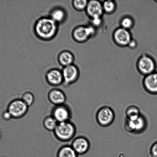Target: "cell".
Masks as SVG:
<instances>
[{"instance_id":"6da1fadb","label":"cell","mask_w":157,"mask_h":157,"mask_svg":"<svg viewBox=\"0 0 157 157\" xmlns=\"http://www.w3.org/2000/svg\"><path fill=\"white\" fill-rule=\"evenodd\" d=\"M59 25L49 16L41 17L35 21L33 32L35 36L41 40L49 41L57 34Z\"/></svg>"},{"instance_id":"7a4b0ae2","label":"cell","mask_w":157,"mask_h":157,"mask_svg":"<svg viewBox=\"0 0 157 157\" xmlns=\"http://www.w3.org/2000/svg\"><path fill=\"white\" fill-rule=\"evenodd\" d=\"M76 133V126L71 121L58 123L53 132L55 138L61 142L71 141L74 138Z\"/></svg>"},{"instance_id":"3957f363","label":"cell","mask_w":157,"mask_h":157,"mask_svg":"<svg viewBox=\"0 0 157 157\" xmlns=\"http://www.w3.org/2000/svg\"><path fill=\"white\" fill-rule=\"evenodd\" d=\"M147 121L142 114L133 119H126L124 124L125 130L128 133L139 134L145 131L147 127Z\"/></svg>"},{"instance_id":"277c9868","label":"cell","mask_w":157,"mask_h":157,"mask_svg":"<svg viewBox=\"0 0 157 157\" xmlns=\"http://www.w3.org/2000/svg\"><path fill=\"white\" fill-rule=\"evenodd\" d=\"M115 114L111 107L104 106L99 109L96 115V119L98 125L107 127L111 125L115 121Z\"/></svg>"},{"instance_id":"5b68a950","label":"cell","mask_w":157,"mask_h":157,"mask_svg":"<svg viewBox=\"0 0 157 157\" xmlns=\"http://www.w3.org/2000/svg\"><path fill=\"white\" fill-rule=\"evenodd\" d=\"M29 108L21 98H16L9 103L7 110L10 114L12 118L18 119L25 116Z\"/></svg>"},{"instance_id":"8992f818","label":"cell","mask_w":157,"mask_h":157,"mask_svg":"<svg viewBox=\"0 0 157 157\" xmlns=\"http://www.w3.org/2000/svg\"><path fill=\"white\" fill-rule=\"evenodd\" d=\"M93 26L78 25L72 30V36L76 42L83 43L86 42L95 33Z\"/></svg>"},{"instance_id":"52a82bcc","label":"cell","mask_w":157,"mask_h":157,"mask_svg":"<svg viewBox=\"0 0 157 157\" xmlns=\"http://www.w3.org/2000/svg\"><path fill=\"white\" fill-rule=\"evenodd\" d=\"M61 71L64 79L63 85L65 87L74 84L79 78L80 70L77 66L75 64L63 67Z\"/></svg>"},{"instance_id":"ba28073f","label":"cell","mask_w":157,"mask_h":157,"mask_svg":"<svg viewBox=\"0 0 157 157\" xmlns=\"http://www.w3.org/2000/svg\"><path fill=\"white\" fill-rule=\"evenodd\" d=\"M138 71L141 74L147 76L155 72L156 63L154 60L149 55H142L139 58L137 62Z\"/></svg>"},{"instance_id":"9c48e42d","label":"cell","mask_w":157,"mask_h":157,"mask_svg":"<svg viewBox=\"0 0 157 157\" xmlns=\"http://www.w3.org/2000/svg\"><path fill=\"white\" fill-rule=\"evenodd\" d=\"M51 115L59 123L70 121L72 112L69 106L65 104L54 106L52 109Z\"/></svg>"},{"instance_id":"30bf717a","label":"cell","mask_w":157,"mask_h":157,"mask_svg":"<svg viewBox=\"0 0 157 157\" xmlns=\"http://www.w3.org/2000/svg\"><path fill=\"white\" fill-rule=\"evenodd\" d=\"M45 79L47 84L52 87H57L63 85L62 71L57 68L50 69L45 73Z\"/></svg>"},{"instance_id":"8fae6325","label":"cell","mask_w":157,"mask_h":157,"mask_svg":"<svg viewBox=\"0 0 157 157\" xmlns=\"http://www.w3.org/2000/svg\"><path fill=\"white\" fill-rule=\"evenodd\" d=\"M129 31L122 27L115 31L113 34V40L118 45L122 47L128 46L132 39L131 33Z\"/></svg>"},{"instance_id":"7c38bea8","label":"cell","mask_w":157,"mask_h":157,"mask_svg":"<svg viewBox=\"0 0 157 157\" xmlns=\"http://www.w3.org/2000/svg\"><path fill=\"white\" fill-rule=\"evenodd\" d=\"M71 146L78 155H83L88 151L90 148V144L87 138L79 136L74 138Z\"/></svg>"},{"instance_id":"4fadbf2b","label":"cell","mask_w":157,"mask_h":157,"mask_svg":"<svg viewBox=\"0 0 157 157\" xmlns=\"http://www.w3.org/2000/svg\"><path fill=\"white\" fill-rule=\"evenodd\" d=\"M85 11L88 16L91 19L101 17L104 13L102 3L95 0L88 2Z\"/></svg>"},{"instance_id":"5bb4252c","label":"cell","mask_w":157,"mask_h":157,"mask_svg":"<svg viewBox=\"0 0 157 157\" xmlns=\"http://www.w3.org/2000/svg\"><path fill=\"white\" fill-rule=\"evenodd\" d=\"M49 102L54 106L65 104L67 96L64 91L58 88H53L49 90L47 94Z\"/></svg>"},{"instance_id":"9a60e30c","label":"cell","mask_w":157,"mask_h":157,"mask_svg":"<svg viewBox=\"0 0 157 157\" xmlns=\"http://www.w3.org/2000/svg\"><path fill=\"white\" fill-rule=\"evenodd\" d=\"M143 86L146 92L150 94H157V73L154 72L144 78Z\"/></svg>"},{"instance_id":"2e32d148","label":"cell","mask_w":157,"mask_h":157,"mask_svg":"<svg viewBox=\"0 0 157 157\" xmlns=\"http://www.w3.org/2000/svg\"><path fill=\"white\" fill-rule=\"evenodd\" d=\"M49 16L59 25L64 24L67 20V13L64 8L56 6L50 10Z\"/></svg>"},{"instance_id":"e0dca14e","label":"cell","mask_w":157,"mask_h":157,"mask_svg":"<svg viewBox=\"0 0 157 157\" xmlns=\"http://www.w3.org/2000/svg\"><path fill=\"white\" fill-rule=\"evenodd\" d=\"M57 59L58 64L64 67L74 64L75 56L70 51L64 50L58 53Z\"/></svg>"},{"instance_id":"ac0fdd59","label":"cell","mask_w":157,"mask_h":157,"mask_svg":"<svg viewBox=\"0 0 157 157\" xmlns=\"http://www.w3.org/2000/svg\"><path fill=\"white\" fill-rule=\"evenodd\" d=\"M57 157H78V155L71 146L66 145L60 147L57 153Z\"/></svg>"},{"instance_id":"d6986e66","label":"cell","mask_w":157,"mask_h":157,"mask_svg":"<svg viewBox=\"0 0 157 157\" xmlns=\"http://www.w3.org/2000/svg\"><path fill=\"white\" fill-rule=\"evenodd\" d=\"M58 124L57 121L51 115L45 117L42 121L43 127L48 131L53 132Z\"/></svg>"},{"instance_id":"ffe728a7","label":"cell","mask_w":157,"mask_h":157,"mask_svg":"<svg viewBox=\"0 0 157 157\" xmlns=\"http://www.w3.org/2000/svg\"><path fill=\"white\" fill-rule=\"evenodd\" d=\"M141 114L139 108L134 105L129 106L125 110L126 119H133L137 117Z\"/></svg>"},{"instance_id":"44dd1931","label":"cell","mask_w":157,"mask_h":157,"mask_svg":"<svg viewBox=\"0 0 157 157\" xmlns=\"http://www.w3.org/2000/svg\"><path fill=\"white\" fill-rule=\"evenodd\" d=\"M103 10L104 13L110 14L115 12L116 9V4L115 1H108L102 3Z\"/></svg>"},{"instance_id":"7402d4cb","label":"cell","mask_w":157,"mask_h":157,"mask_svg":"<svg viewBox=\"0 0 157 157\" xmlns=\"http://www.w3.org/2000/svg\"><path fill=\"white\" fill-rule=\"evenodd\" d=\"M29 107L33 104L35 101V97L32 92L27 91L23 92L20 98Z\"/></svg>"},{"instance_id":"603a6c76","label":"cell","mask_w":157,"mask_h":157,"mask_svg":"<svg viewBox=\"0 0 157 157\" xmlns=\"http://www.w3.org/2000/svg\"><path fill=\"white\" fill-rule=\"evenodd\" d=\"M88 1L87 0H74L72 1V6L74 9L78 11L86 10Z\"/></svg>"},{"instance_id":"cb8c5ba5","label":"cell","mask_w":157,"mask_h":157,"mask_svg":"<svg viewBox=\"0 0 157 157\" xmlns=\"http://www.w3.org/2000/svg\"><path fill=\"white\" fill-rule=\"evenodd\" d=\"M121 27L126 30H130L134 25V21L133 18L130 17H124L120 21Z\"/></svg>"},{"instance_id":"d4e9b609","label":"cell","mask_w":157,"mask_h":157,"mask_svg":"<svg viewBox=\"0 0 157 157\" xmlns=\"http://www.w3.org/2000/svg\"><path fill=\"white\" fill-rule=\"evenodd\" d=\"M149 157H157V141L154 143L150 147Z\"/></svg>"},{"instance_id":"484cf974","label":"cell","mask_w":157,"mask_h":157,"mask_svg":"<svg viewBox=\"0 0 157 157\" xmlns=\"http://www.w3.org/2000/svg\"><path fill=\"white\" fill-rule=\"evenodd\" d=\"M101 17L92 18V26L95 27H99L101 24L102 19Z\"/></svg>"},{"instance_id":"4316f807","label":"cell","mask_w":157,"mask_h":157,"mask_svg":"<svg viewBox=\"0 0 157 157\" xmlns=\"http://www.w3.org/2000/svg\"><path fill=\"white\" fill-rule=\"evenodd\" d=\"M2 117L3 119L5 121H9L11 119H12L11 116L7 110L3 112L2 114Z\"/></svg>"},{"instance_id":"83f0119b","label":"cell","mask_w":157,"mask_h":157,"mask_svg":"<svg viewBox=\"0 0 157 157\" xmlns=\"http://www.w3.org/2000/svg\"><path fill=\"white\" fill-rule=\"evenodd\" d=\"M137 42L135 40L132 39L128 46L130 48L134 49L137 47Z\"/></svg>"},{"instance_id":"f1b7e54d","label":"cell","mask_w":157,"mask_h":157,"mask_svg":"<svg viewBox=\"0 0 157 157\" xmlns=\"http://www.w3.org/2000/svg\"><path fill=\"white\" fill-rule=\"evenodd\" d=\"M157 2V1H156Z\"/></svg>"}]
</instances>
